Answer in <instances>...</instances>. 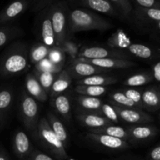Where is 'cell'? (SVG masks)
I'll use <instances>...</instances> for the list:
<instances>
[{
    "label": "cell",
    "mask_w": 160,
    "mask_h": 160,
    "mask_svg": "<svg viewBox=\"0 0 160 160\" xmlns=\"http://www.w3.org/2000/svg\"><path fill=\"white\" fill-rule=\"evenodd\" d=\"M29 49L23 42H14L0 57V76H16L26 71L29 67Z\"/></svg>",
    "instance_id": "obj_1"
},
{
    "label": "cell",
    "mask_w": 160,
    "mask_h": 160,
    "mask_svg": "<svg viewBox=\"0 0 160 160\" xmlns=\"http://www.w3.org/2000/svg\"><path fill=\"white\" fill-rule=\"evenodd\" d=\"M109 21L94 11L83 8L70 9L69 13V33L88 31H106L112 28Z\"/></svg>",
    "instance_id": "obj_2"
},
{
    "label": "cell",
    "mask_w": 160,
    "mask_h": 160,
    "mask_svg": "<svg viewBox=\"0 0 160 160\" xmlns=\"http://www.w3.org/2000/svg\"><path fill=\"white\" fill-rule=\"evenodd\" d=\"M36 138L56 159L65 160L67 159L65 145L53 132L46 117L40 118Z\"/></svg>",
    "instance_id": "obj_3"
},
{
    "label": "cell",
    "mask_w": 160,
    "mask_h": 160,
    "mask_svg": "<svg viewBox=\"0 0 160 160\" xmlns=\"http://www.w3.org/2000/svg\"><path fill=\"white\" fill-rule=\"evenodd\" d=\"M70 10L67 0H61L50 6L51 21L56 39V45H60L68 37Z\"/></svg>",
    "instance_id": "obj_4"
},
{
    "label": "cell",
    "mask_w": 160,
    "mask_h": 160,
    "mask_svg": "<svg viewBox=\"0 0 160 160\" xmlns=\"http://www.w3.org/2000/svg\"><path fill=\"white\" fill-rule=\"evenodd\" d=\"M20 113L22 122L27 131L34 138L37 137L39 120L38 106L35 99L26 92H22L20 98Z\"/></svg>",
    "instance_id": "obj_5"
},
{
    "label": "cell",
    "mask_w": 160,
    "mask_h": 160,
    "mask_svg": "<svg viewBox=\"0 0 160 160\" xmlns=\"http://www.w3.org/2000/svg\"><path fill=\"white\" fill-rule=\"evenodd\" d=\"M50 6L38 12L37 17V27L42 42L51 48L56 45V39L52 25Z\"/></svg>",
    "instance_id": "obj_6"
},
{
    "label": "cell",
    "mask_w": 160,
    "mask_h": 160,
    "mask_svg": "<svg viewBox=\"0 0 160 160\" xmlns=\"http://www.w3.org/2000/svg\"><path fill=\"white\" fill-rule=\"evenodd\" d=\"M78 58L93 59H130V54L126 51L118 49H112L110 48H104L100 46L87 47L80 50Z\"/></svg>",
    "instance_id": "obj_7"
},
{
    "label": "cell",
    "mask_w": 160,
    "mask_h": 160,
    "mask_svg": "<svg viewBox=\"0 0 160 160\" xmlns=\"http://www.w3.org/2000/svg\"><path fill=\"white\" fill-rule=\"evenodd\" d=\"M66 70L72 78H77L78 80L93 75L106 73L109 71V70L95 67L88 62L80 60L79 59H76L70 62Z\"/></svg>",
    "instance_id": "obj_8"
},
{
    "label": "cell",
    "mask_w": 160,
    "mask_h": 160,
    "mask_svg": "<svg viewBox=\"0 0 160 160\" xmlns=\"http://www.w3.org/2000/svg\"><path fill=\"white\" fill-rule=\"evenodd\" d=\"M114 107L118 114L119 119L130 124H145V123H152L154 120L152 117H151L147 112H144L142 109L121 108L115 106Z\"/></svg>",
    "instance_id": "obj_9"
},
{
    "label": "cell",
    "mask_w": 160,
    "mask_h": 160,
    "mask_svg": "<svg viewBox=\"0 0 160 160\" xmlns=\"http://www.w3.org/2000/svg\"><path fill=\"white\" fill-rule=\"evenodd\" d=\"M128 134V142H144L150 140L157 135L159 130L153 125L148 123L145 124L132 125L130 128H127Z\"/></svg>",
    "instance_id": "obj_10"
},
{
    "label": "cell",
    "mask_w": 160,
    "mask_h": 160,
    "mask_svg": "<svg viewBox=\"0 0 160 160\" xmlns=\"http://www.w3.org/2000/svg\"><path fill=\"white\" fill-rule=\"evenodd\" d=\"M87 138L89 140L95 142L97 145H99L103 148H109L110 150L122 151V150H126L130 147L129 142L128 141L106 135V134L88 132Z\"/></svg>",
    "instance_id": "obj_11"
},
{
    "label": "cell",
    "mask_w": 160,
    "mask_h": 160,
    "mask_svg": "<svg viewBox=\"0 0 160 160\" xmlns=\"http://www.w3.org/2000/svg\"><path fill=\"white\" fill-rule=\"evenodd\" d=\"M30 7L29 0H14L0 12V24H6L23 13Z\"/></svg>",
    "instance_id": "obj_12"
},
{
    "label": "cell",
    "mask_w": 160,
    "mask_h": 160,
    "mask_svg": "<svg viewBox=\"0 0 160 160\" xmlns=\"http://www.w3.org/2000/svg\"><path fill=\"white\" fill-rule=\"evenodd\" d=\"M12 148L17 157L20 160H27L34 149V147L26 133L18 130L14 134Z\"/></svg>",
    "instance_id": "obj_13"
},
{
    "label": "cell",
    "mask_w": 160,
    "mask_h": 160,
    "mask_svg": "<svg viewBox=\"0 0 160 160\" xmlns=\"http://www.w3.org/2000/svg\"><path fill=\"white\" fill-rule=\"evenodd\" d=\"M80 60L88 62L95 67H100L106 70L112 69H128L136 66V63L130 59H113V58H106V59H84V58H78Z\"/></svg>",
    "instance_id": "obj_14"
},
{
    "label": "cell",
    "mask_w": 160,
    "mask_h": 160,
    "mask_svg": "<svg viewBox=\"0 0 160 160\" xmlns=\"http://www.w3.org/2000/svg\"><path fill=\"white\" fill-rule=\"evenodd\" d=\"M76 117L82 126L90 129H97L107 125L112 124L106 117L100 114L86 112L78 110L76 112Z\"/></svg>",
    "instance_id": "obj_15"
},
{
    "label": "cell",
    "mask_w": 160,
    "mask_h": 160,
    "mask_svg": "<svg viewBox=\"0 0 160 160\" xmlns=\"http://www.w3.org/2000/svg\"><path fill=\"white\" fill-rule=\"evenodd\" d=\"M77 2L86 9L111 17H119V12L109 0H78Z\"/></svg>",
    "instance_id": "obj_16"
},
{
    "label": "cell",
    "mask_w": 160,
    "mask_h": 160,
    "mask_svg": "<svg viewBox=\"0 0 160 160\" xmlns=\"http://www.w3.org/2000/svg\"><path fill=\"white\" fill-rule=\"evenodd\" d=\"M143 109L156 112L160 109V92L158 86H150L142 91Z\"/></svg>",
    "instance_id": "obj_17"
},
{
    "label": "cell",
    "mask_w": 160,
    "mask_h": 160,
    "mask_svg": "<svg viewBox=\"0 0 160 160\" xmlns=\"http://www.w3.org/2000/svg\"><path fill=\"white\" fill-rule=\"evenodd\" d=\"M25 88L27 93L36 101L45 102L48 99V93L44 90L32 73L27 74L25 78Z\"/></svg>",
    "instance_id": "obj_18"
},
{
    "label": "cell",
    "mask_w": 160,
    "mask_h": 160,
    "mask_svg": "<svg viewBox=\"0 0 160 160\" xmlns=\"http://www.w3.org/2000/svg\"><path fill=\"white\" fill-rule=\"evenodd\" d=\"M135 57L142 59H160V51L148 45L140 43H131L125 50Z\"/></svg>",
    "instance_id": "obj_19"
},
{
    "label": "cell",
    "mask_w": 160,
    "mask_h": 160,
    "mask_svg": "<svg viewBox=\"0 0 160 160\" xmlns=\"http://www.w3.org/2000/svg\"><path fill=\"white\" fill-rule=\"evenodd\" d=\"M52 105L55 110L66 121L71 119V102L70 98L67 94H60L52 98Z\"/></svg>",
    "instance_id": "obj_20"
},
{
    "label": "cell",
    "mask_w": 160,
    "mask_h": 160,
    "mask_svg": "<svg viewBox=\"0 0 160 160\" xmlns=\"http://www.w3.org/2000/svg\"><path fill=\"white\" fill-rule=\"evenodd\" d=\"M76 101L80 109L78 110L102 115L101 109L103 102L98 97L78 95L76 98Z\"/></svg>",
    "instance_id": "obj_21"
},
{
    "label": "cell",
    "mask_w": 160,
    "mask_h": 160,
    "mask_svg": "<svg viewBox=\"0 0 160 160\" xmlns=\"http://www.w3.org/2000/svg\"><path fill=\"white\" fill-rule=\"evenodd\" d=\"M46 119L53 132L59 138V140L62 142L65 147H67L69 144V135L62 122L52 111L47 112Z\"/></svg>",
    "instance_id": "obj_22"
},
{
    "label": "cell",
    "mask_w": 160,
    "mask_h": 160,
    "mask_svg": "<svg viewBox=\"0 0 160 160\" xmlns=\"http://www.w3.org/2000/svg\"><path fill=\"white\" fill-rule=\"evenodd\" d=\"M71 83L72 78L67 71V70L63 69L56 76L48 95L51 96V98H53L56 95L64 93V92L69 88Z\"/></svg>",
    "instance_id": "obj_23"
},
{
    "label": "cell",
    "mask_w": 160,
    "mask_h": 160,
    "mask_svg": "<svg viewBox=\"0 0 160 160\" xmlns=\"http://www.w3.org/2000/svg\"><path fill=\"white\" fill-rule=\"evenodd\" d=\"M13 102V93L9 88H0V123L6 122Z\"/></svg>",
    "instance_id": "obj_24"
},
{
    "label": "cell",
    "mask_w": 160,
    "mask_h": 160,
    "mask_svg": "<svg viewBox=\"0 0 160 160\" xmlns=\"http://www.w3.org/2000/svg\"><path fill=\"white\" fill-rule=\"evenodd\" d=\"M118 81V79L115 77L108 76L103 73L93 75L88 78L79 79L77 81V85H94V86H104L114 84Z\"/></svg>",
    "instance_id": "obj_25"
},
{
    "label": "cell",
    "mask_w": 160,
    "mask_h": 160,
    "mask_svg": "<svg viewBox=\"0 0 160 160\" xmlns=\"http://www.w3.org/2000/svg\"><path fill=\"white\" fill-rule=\"evenodd\" d=\"M132 12L135 18L143 23L152 24L160 21V9H147L136 6L133 9Z\"/></svg>",
    "instance_id": "obj_26"
},
{
    "label": "cell",
    "mask_w": 160,
    "mask_h": 160,
    "mask_svg": "<svg viewBox=\"0 0 160 160\" xmlns=\"http://www.w3.org/2000/svg\"><path fill=\"white\" fill-rule=\"evenodd\" d=\"M131 43L132 42L131 39L121 29L117 30L113 34H111L107 41V45L109 48L123 51H125Z\"/></svg>",
    "instance_id": "obj_27"
},
{
    "label": "cell",
    "mask_w": 160,
    "mask_h": 160,
    "mask_svg": "<svg viewBox=\"0 0 160 160\" xmlns=\"http://www.w3.org/2000/svg\"><path fill=\"white\" fill-rule=\"evenodd\" d=\"M88 132L94 133V134H106V135L112 136V137L117 138L128 141V134L126 128L114 125L113 123L102 127V128H97V129H90L88 130Z\"/></svg>",
    "instance_id": "obj_28"
},
{
    "label": "cell",
    "mask_w": 160,
    "mask_h": 160,
    "mask_svg": "<svg viewBox=\"0 0 160 160\" xmlns=\"http://www.w3.org/2000/svg\"><path fill=\"white\" fill-rule=\"evenodd\" d=\"M109 102L113 106L121 108H129V109H140L138 106L131 99H130L123 92H114L109 95Z\"/></svg>",
    "instance_id": "obj_29"
},
{
    "label": "cell",
    "mask_w": 160,
    "mask_h": 160,
    "mask_svg": "<svg viewBox=\"0 0 160 160\" xmlns=\"http://www.w3.org/2000/svg\"><path fill=\"white\" fill-rule=\"evenodd\" d=\"M23 31L20 28L11 25H5L0 28V48L21 35Z\"/></svg>",
    "instance_id": "obj_30"
},
{
    "label": "cell",
    "mask_w": 160,
    "mask_h": 160,
    "mask_svg": "<svg viewBox=\"0 0 160 160\" xmlns=\"http://www.w3.org/2000/svg\"><path fill=\"white\" fill-rule=\"evenodd\" d=\"M50 47L42 42L36 43L29 49V60L31 63L37 64L42 59L48 57Z\"/></svg>",
    "instance_id": "obj_31"
},
{
    "label": "cell",
    "mask_w": 160,
    "mask_h": 160,
    "mask_svg": "<svg viewBox=\"0 0 160 160\" xmlns=\"http://www.w3.org/2000/svg\"><path fill=\"white\" fill-rule=\"evenodd\" d=\"M153 81L151 72H142L130 76L124 81V84L128 87H140L144 86Z\"/></svg>",
    "instance_id": "obj_32"
},
{
    "label": "cell",
    "mask_w": 160,
    "mask_h": 160,
    "mask_svg": "<svg viewBox=\"0 0 160 160\" xmlns=\"http://www.w3.org/2000/svg\"><path fill=\"white\" fill-rule=\"evenodd\" d=\"M74 90L78 95L91 97H98V98L99 96L107 92L108 87L94 85H77Z\"/></svg>",
    "instance_id": "obj_33"
},
{
    "label": "cell",
    "mask_w": 160,
    "mask_h": 160,
    "mask_svg": "<svg viewBox=\"0 0 160 160\" xmlns=\"http://www.w3.org/2000/svg\"><path fill=\"white\" fill-rule=\"evenodd\" d=\"M32 73L35 76V78H37L42 87L43 88L44 90L48 95L50 90H51L52 85L57 74L52 73H48V72L38 71V70H36L34 69L33 70Z\"/></svg>",
    "instance_id": "obj_34"
},
{
    "label": "cell",
    "mask_w": 160,
    "mask_h": 160,
    "mask_svg": "<svg viewBox=\"0 0 160 160\" xmlns=\"http://www.w3.org/2000/svg\"><path fill=\"white\" fill-rule=\"evenodd\" d=\"M59 46L63 50L66 57H68L70 62L78 59L80 52V48L79 45L74 41L67 37Z\"/></svg>",
    "instance_id": "obj_35"
},
{
    "label": "cell",
    "mask_w": 160,
    "mask_h": 160,
    "mask_svg": "<svg viewBox=\"0 0 160 160\" xmlns=\"http://www.w3.org/2000/svg\"><path fill=\"white\" fill-rule=\"evenodd\" d=\"M115 7L119 14L124 18H128L133 11V6L131 0H109Z\"/></svg>",
    "instance_id": "obj_36"
},
{
    "label": "cell",
    "mask_w": 160,
    "mask_h": 160,
    "mask_svg": "<svg viewBox=\"0 0 160 160\" xmlns=\"http://www.w3.org/2000/svg\"><path fill=\"white\" fill-rule=\"evenodd\" d=\"M47 58L56 65L64 67L67 57L62 48L59 45H55L50 48Z\"/></svg>",
    "instance_id": "obj_37"
},
{
    "label": "cell",
    "mask_w": 160,
    "mask_h": 160,
    "mask_svg": "<svg viewBox=\"0 0 160 160\" xmlns=\"http://www.w3.org/2000/svg\"><path fill=\"white\" fill-rule=\"evenodd\" d=\"M34 70H38L42 72H48V73H52L58 74L63 70V67L56 65L52 62L49 60L48 58L42 59L37 64H35Z\"/></svg>",
    "instance_id": "obj_38"
},
{
    "label": "cell",
    "mask_w": 160,
    "mask_h": 160,
    "mask_svg": "<svg viewBox=\"0 0 160 160\" xmlns=\"http://www.w3.org/2000/svg\"><path fill=\"white\" fill-rule=\"evenodd\" d=\"M101 113L102 116L106 117L109 122L113 124L118 123L120 122V119H119L115 107L111 103H103L102 106Z\"/></svg>",
    "instance_id": "obj_39"
},
{
    "label": "cell",
    "mask_w": 160,
    "mask_h": 160,
    "mask_svg": "<svg viewBox=\"0 0 160 160\" xmlns=\"http://www.w3.org/2000/svg\"><path fill=\"white\" fill-rule=\"evenodd\" d=\"M59 1L61 0H29L30 8L34 12H38Z\"/></svg>",
    "instance_id": "obj_40"
},
{
    "label": "cell",
    "mask_w": 160,
    "mask_h": 160,
    "mask_svg": "<svg viewBox=\"0 0 160 160\" xmlns=\"http://www.w3.org/2000/svg\"><path fill=\"white\" fill-rule=\"evenodd\" d=\"M123 93L130 98L132 100L134 103L138 105L140 107V109H143L142 106V91L138 90L135 88H128L123 92Z\"/></svg>",
    "instance_id": "obj_41"
},
{
    "label": "cell",
    "mask_w": 160,
    "mask_h": 160,
    "mask_svg": "<svg viewBox=\"0 0 160 160\" xmlns=\"http://www.w3.org/2000/svg\"><path fill=\"white\" fill-rule=\"evenodd\" d=\"M136 6L147 9H160V0H131Z\"/></svg>",
    "instance_id": "obj_42"
},
{
    "label": "cell",
    "mask_w": 160,
    "mask_h": 160,
    "mask_svg": "<svg viewBox=\"0 0 160 160\" xmlns=\"http://www.w3.org/2000/svg\"><path fill=\"white\" fill-rule=\"evenodd\" d=\"M27 160H57L52 157L51 156L45 154V153L39 151V150L34 148L31 153L30 154L29 157L28 158Z\"/></svg>",
    "instance_id": "obj_43"
},
{
    "label": "cell",
    "mask_w": 160,
    "mask_h": 160,
    "mask_svg": "<svg viewBox=\"0 0 160 160\" xmlns=\"http://www.w3.org/2000/svg\"><path fill=\"white\" fill-rule=\"evenodd\" d=\"M152 75L153 80L157 82H160V59H158L152 67Z\"/></svg>",
    "instance_id": "obj_44"
},
{
    "label": "cell",
    "mask_w": 160,
    "mask_h": 160,
    "mask_svg": "<svg viewBox=\"0 0 160 160\" xmlns=\"http://www.w3.org/2000/svg\"><path fill=\"white\" fill-rule=\"evenodd\" d=\"M147 160H160V144L149 152Z\"/></svg>",
    "instance_id": "obj_45"
},
{
    "label": "cell",
    "mask_w": 160,
    "mask_h": 160,
    "mask_svg": "<svg viewBox=\"0 0 160 160\" xmlns=\"http://www.w3.org/2000/svg\"><path fill=\"white\" fill-rule=\"evenodd\" d=\"M0 160H9L7 155L3 150H0Z\"/></svg>",
    "instance_id": "obj_46"
},
{
    "label": "cell",
    "mask_w": 160,
    "mask_h": 160,
    "mask_svg": "<svg viewBox=\"0 0 160 160\" xmlns=\"http://www.w3.org/2000/svg\"><path fill=\"white\" fill-rule=\"evenodd\" d=\"M152 25L160 32V21L159 22H157V23H152Z\"/></svg>",
    "instance_id": "obj_47"
},
{
    "label": "cell",
    "mask_w": 160,
    "mask_h": 160,
    "mask_svg": "<svg viewBox=\"0 0 160 160\" xmlns=\"http://www.w3.org/2000/svg\"><path fill=\"white\" fill-rule=\"evenodd\" d=\"M67 1H68V2L73 3V2H78V0H67Z\"/></svg>",
    "instance_id": "obj_48"
},
{
    "label": "cell",
    "mask_w": 160,
    "mask_h": 160,
    "mask_svg": "<svg viewBox=\"0 0 160 160\" xmlns=\"http://www.w3.org/2000/svg\"><path fill=\"white\" fill-rule=\"evenodd\" d=\"M158 88H159V92H160V85L158 86Z\"/></svg>",
    "instance_id": "obj_49"
},
{
    "label": "cell",
    "mask_w": 160,
    "mask_h": 160,
    "mask_svg": "<svg viewBox=\"0 0 160 160\" xmlns=\"http://www.w3.org/2000/svg\"><path fill=\"white\" fill-rule=\"evenodd\" d=\"M68 160H75L74 159H69Z\"/></svg>",
    "instance_id": "obj_50"
},
{
    "label": "cell",
    "mask_w": 160,
    "mask_h": 160,
    "mask_svg": "<svg viewBox=\"0 0 160 160\" xmlns=\"http://www.w3.org/2000/svg\"><path fill=\"white\" fill-rule=\"evenodd\" d=\"M159 118H160V115H159Z\"/></svg>",
    "instance_id": "obj_51"
}]
</instances>
